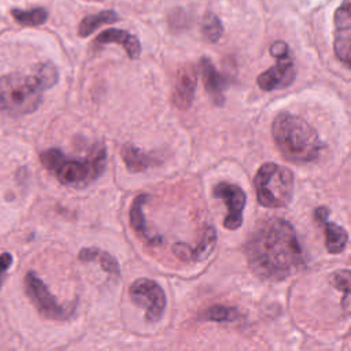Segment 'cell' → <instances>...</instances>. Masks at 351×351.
Returning <instances> with one entry per match:
<instances>
[{"label":"cell","instance_id":"cell-1","mask_svg":"<svg viewBox=\"0 0 351 351\" xmlns=\"http://www.w3.org/2000/svg\"><path fill=\"white\" fill-rule=\"evenodd\" d=\"M245 256L252 273L267 281H282L307 262L293 226L282 218L258 226L245 244Z\"/></svg>","mask_w":351,"mask_h":351},{"label":"cell","instance_id":"cell-2","mask_svg":"<svg viewBox=\"0 0 351 351\" xmlns=\"http://www.w3.org/2000/svg\"><path fill=\"white\" fill-rule=\"evenodd\" d=\"M59 74L51 62L38 63L32 73L12 71L0 77V112L21 117L34 112L44 90L58 82Z\"/></svg>","mask_w":351,"mask_h":351},{"label":"cell","instance_id":"cell-3","mask_svg":"<svg viewBox=\"0 0 351 351\" xmlns=\"http://www.w3.org/2000/svg\"><path fill=\"white\" fill-rule=\"evenodd\" d=\"M271 134L278 151L289 162H313L321 154L322 141L317 130L298 115L278 114L273 119Z\"/></svg>","mask_w":351,"mask_h":351},{"label":"cell","instance_id":"cell-4","mask_svg":"<svg viewBox=\"0 0 351 351\" xmlns=\"http://www.w3.org/2000/svg\"><path fill=\"white\" fill-rule=\"evenodd\" d=\"M41 165L66 186L84 188L97 180L107 163V152L103 144L92 147L85 158H71L59 148H49L40 154Z\"/></svg>","mask_w":351,"mask_h":351},{"label":"cell","instance_id":"cell-5","mask_svg":"<svg viewBox=\"0 0 351 351\" xmlns=\"http://www.w3.org/2000/svg\"><path fill=\"white\" fill-rule=\"evenodd\" d=\"M254 186L258 203L263 207H285L293 192V174L289 169L277 163L262 165L255 177Z\"/></svg>","mask_w":351,"mask_h":351},{"label":"cell","instance_id":"cell-6","mask_svg":"<svg viewBox=\"0 0 351 351\" xmlns=\"http://www.w3.org/2000/svg\"><path fill=\"white\" fill-rule=\"evenodd\" d=\"M23 282L29 300L43 317L56 321H63L71 317L73 308L62 306L34 271H27Z\"/></svg>","mask_w":351,"mask_h":351},{"label":"cell","instance_id":"cell-7","mask_svg":"<svg viewBox=\"0 0 351 351\" xmlns=\"http://www.w3.org/2000/svg\"><path fill=\"white\" fill-rule=\"evenodd\" d=\"M270 53L277 59V63L259 74L258 86L265 90H277L289 86L296 75L295 66L289 58L288 45L284 41H276L270 47Z\"/></svg>","mask_w":351,"mask_h":351},{"label":"cell","instance_id":"cell-8","mask_svg":"<svg viewBox=\"0 0 351 351\" xmlns=\"http://www.w3.org/2000/svg\"><path fill=\"white\" fill-rule=\"evenodd\" d=\"M130 300L145 308L148 322H156L162 318L166 307V296L162 287L149 278H137L129 287Z\"/></svg>","mask_w":351,"mask_h":351},{"label":"cell","instance_id":"cell-9","mask_svg":"<svg viewBox=\"0 0 351 351\" xmlns=\"http://www.w3.org/2000/svg\"><path fill=\"white\" fill-rule=\"evenodd\" d=\"M213 195L217 199H222L226 204L228 214L223 219V226L229 230H236L243 223V210L245 206L244 191L229 182H219L214 186Z\"/></svg>","mask_w":351,"mask_h":351},{"label":"cell","instance_id":"cell-10","mask_svg":"<svg viewBox=\"0 0 351 351\" xmlns=\"http://www.w3.org/2000/svg\"><path fill=\"white\" fill-rule=\"evenodd\" d=\"M336 58L350 67L351 60V0H344L335 12V41Z\"/></svg>","mask_w":351,"mask_h":351},{"label":"cell","instance_id":"cell-11","mask_svg":"<svg viewBox=\"0 0 351 351\" xmlns=\"http://www.w3.org/2000/svg\"><path fill=\"white\" fill-rule=\"evenodd\" d=\"M197 85V71L193 64L182 66L176 77V84L173 88L171 100L173 104L180 110H186L191 107Z\"/></svg>","mask_w":351,"mask_h":351},{"label":"cell","instance_id":"cell-12","mask_svg":"<svg viewBox=\"0 0 351 351\" xmlns=\"http://www.w3.org/2000/svg\"><path fill=\"white\" fill-rule=\"evenodd\" d=\"M215 243H217V232L213 226H207L203 233L202 240L199 241V244L195 248H191L189 245H186L184 243H176L173 245V252L181 261L199 262V261L208 258V255L213 252V250L215 247Z\"/></svg>","mask_w":351,"mask_h":351},{"label":"cell","instance_id":"cell-13","mask_svg":"<svg viewBox=\"0 0 351 351\" xmlns=\"http://www.w3.org/2000/svg\"><path fill=\"white\" fill-rule=\"evenodd\" d=\"M95 44H119L123 47L126 55L130 59H137L141 52L140 41L137 40V37L122 29L103 30L96 36Z\"/></svg>","mask_w":351,"mask_h":351},{"label":"cell","instance_id":"cell-14","mask_svg":"<svg viewBox=\"0 0 351 351\" xmlns=\"http://www.w3.org/2000/svg\"><path fill=\"white\" fill-rule=\"evenodd\" d=\"M148 200V195H138L136 196V199L132 203L130 207V225L133 228V230L136 232V234L145 240V243L148 244H160L162 237L158 234L151 233V230L147 226V221H145V215H144V206Z\"/></svg>","mask_w":351,"mask_h":351},{"label":"cell","instance_id":"cell-15","mask_svg":"<svg viewBox=\"0 0 351 351\" xmlns=\"http://www.w3.org/2000/svg\"><path fill=\"white\" fill-rule=\"evenodd\" d=\"M200 70H202L203 82L207 93L211 96L215 104L221 106L223 103V88L226 85V81L215 70L214 64L207 58H203L200 60Z\"/></svg>","mask_w":351,"mask_h":351},{"label":"cell","instance_id":"cell-16","mask_svg":"<svg viewBox=\"0 0 351 351\" xmlns=\"http://www.w3.org/2000/svg\"><path fill=\"white\" fill-rule=\"evenodd\" d=\"M78 259L82 262H96L97 265H100V267L110 276L112 277H119V265L117 262V259L99 248L95 247H88V248H82L78 254Z\"/></svg>","mask_w":351,"mask_h":351},{"label":"cell","instance_id":"cell-17","mask_svg":"<svg viewBox=\"0 0 351 351\" xmlns=\"http://www.w3.org/2000/svg\"><path fill=\"white\" fill-rule=\"evenodd\" d=\"M324 229H325V247L329 254H340L344 251L347 241H348V233L344 228L329 222L328 219L322 221Z\"/></svg>","mask_w":351,"mask_h":351},{"label":"cell","instance_id":"cell-18","mask_svg":"<svg viewBox=\"0 0 351 351\" xmlns=\"http://www.w3.org/2000/svg\"><path fill=\"white\" fill-rule=\"evenodd\" d=\"M119 19L118 14L111 11V10H106V11H100L97 14H92V15H86L78 26V34L81 37H88L89 34H92L97 27L103 26V25H108V23H114Z\"/></svg>","mask_w":351,"mask_h":351},{"label":"cell","instance_id":"cell-19","mask_svg":"<svg viewBox=\"0 0 351 351\" xmlns=\"http://www.w3.org/2000/svg\"><path fill=\"white\" fill-rule=\"evenodd\" d=\"M121 155L130 171H141L151 167L155 163L154 158H151L149 155L144 154L133 145H123L121 149Z\"/></svg>","mask_w":351,"mask_h":351},{"label":"cell","instance_id":"cell-20","mask_svg":"<svg viewBox=\"0 0 351 351\" xmlns=\"http://www.w3.org/2000/svg\"><path fill=\"white\" fill-rule=\"evenodd\" d=\"M11 15L22 26H40L48 19V11L43 7H36L32 10L12 8Z\"/></svg>","mask_w":351,"mask_h":351},{"label":"cell","instance_id":"cell-21","mask_svg":"<svg viewBox=\"0 0 351 351\" xmlns=\"http://www.w3.org/2000/svg\"><path fill=\"white\" fill-rule=\"evenodd\" d=\"M241 313L236 307L229 306H211L207 310H204L200 315V319L204 321H213V322H230L239 319Z\"/></svg>","mask_w":351,"mask_h":351},{"label":"cell","instance_id":"cell-22","mask_svg":"<svg viewBox=\"0 0 351 351\" xmlns=\"http://www.w3.org/2000/svg\"><path fill=\"white\" fill-rule=\"evenodd\" d=\"M202 32H203L204 37L211 43H215L221 38V36L223 33V27L215 14L210 12L204 16V21L202 25Z\"/></svg>","mask_w":351,"mask_h":351},{"label":"cell","instance_id":"cell-23","mask_svg":"<svg viewBox=\"0 0 351 351\" xmlns=\"http://www.w3.org/2000/svg\"><path fill=\"white\" fill-rule=\"evenodd\" d=\"M335 287L344 292V300L347 302L350 295V271L348 270H340L333 277Z\"/></svg>","mask_w":351,"mask_h":351},{"label":"cell","instance_id":"cell-24","mask_svg":"<svg viewBox=\"0 0 351 351\" xmlns=\"http://www.w3.org/2000/svg\"><path fill=\"white\" fill-rule=\"evenodd\" d=\"M12 255L10 254V252H3L1 255H0V287H1V284H3V281H4V277H5V273H7V270L11 267V265H12Z\"/></svg>","mask_w":351,"mask_h":351},{"label":"cell","instance_id":"cell-25","mask_svg":"<svg viewBox=\"0 0 351 351\" xmlns=\"http://www.w3.org/2000/svg\"><path fill=\"white\" fill-rule=\"evenodd\" d=\"M328 215H329V211L326 207H318L315 210V219L322 222L324 219H328Z\"/></svg>","mask_w":351,"mask_h":351}]
</instances>
